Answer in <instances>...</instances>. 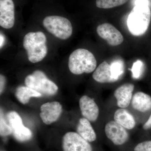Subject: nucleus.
Here are the masks:
<instances>
[{
  "label": "nucleus",
  "instance_id": "obj_7",
  "mask_svg": "<svg viewBox=\"0 0 151 151\" xmlns=\"http://www.w3.org/2000/svg\"><path fill=\"white\" fill-rule=\"evenodd\" d=\"M63 151H92L89 142L82 137L78 133L68 132L62 138Z\"/></svg>",
  "mask_w": 151,
  "mask_h": 151
},
{
  "label": "nucleus",
  "instance_id": "obj_24",
  "mask_svg": "<svg viewBox=\"0 0 151 151\" xmlns=\"http://www.w3.org/2000/svg\"><path fill=\"white\" fill-rule=\"evenodd\" d=\"M0 93L1 94L4 91L6 84L5 77L2 74L0 76Z\"/></svg>",
  "mask_w": 151,
  "mask_h": 151
},
{
  "label": "nucleus",
  "instance_id": "obj_19",
  "mask_svg": "<svg viewBox=\"0 0 151 151\" xmlns=\"http://www.w3.org/2000/svg\"><path fill=\"white\" fill-rule=\"evenodd\" d=\"M129 0H96V5L100 9L113 8L126 4Z\"/></svg>",
  "mask_w": 151,
  "mask_h": 151
},
{
  "label": "nucleus",
  "instance_id": "obj_8",
  "mask_svg": "<svg viewBox=\"0 0 151 151\" xmlns=\"http://www.w3.org/2000/svg\"><path fill=\"white\" fill-rule=\"evenodd\" d=\"M105 134L116 145H122L128 141L129 136L126 129L115 121L108 122L105 126Z\"/></svg>",
  "mask_w": 151,
  "mask_h": 151
},
{
  "label": "nucleus",
  "instance_id": "obj_1",
  "mask_svg": "<svg viewBox=\"0 0 151 151\" xmlns=\"http://www.w3.org/2000/svg\"><path fill=\"white\" fill-rule=\"evenodd\" d=\"M46 41V36L42 32H30L25 35L23 45L30 62H39L45 57L47 52Z\"/></svg>",
  "mask_w": 151,
  "mask_h": 151
},
{
  "label": "nucleus",
  "instance_id": "obj_10",
  "mask_svg": "<svg viewBox=\"0 0 151 151\" xmlns=\"http://www.w3.org/2000/svg\"><path fill=\"white\" fill-rule=\"evenodd\" d=\"M62 111V105L59 102H48L41 106L40 116L43 123L50 125L57 121Z\"/></svg>",
  "mask_w": 151,
  "mask_h": 151
},
{
  "label": "nucleus",
  "instance_id": "obj_26",
  "mask_svg": "<svg viewBox=\"0 0 151 151\" xmlns=\"http://www.w3.org/2000/svg\"><path fill=\"white\" fill-rule=\"evenodd\" d=\"M135 3V5L142 4H148V1L147 0H136Z\"/></svg>",
  "mask_w": 151,
  "mask_h": 151
},
{
  "label": "nucleus",
  "instance_id": "obj_25",
  "mask_svg": "<svg viewBox=\"0 0 151 151\" xmlns=\"http://www.w3.org/2000/svg\"><path fill=\"white\" fill-rule=\"evenodd\" d=\"M143 129L145 130H148L151 128V115L147 122L143 126Z\"/></svg>",
  "mask_w": 151,
  "mask_h": 151
},
{
  "label": "nucleus",
  "instance_id": "obj_20",
  "mask_svg": "<svg viewBox=\"0 0 151 151\" xmlns=\"http://www.w3.org/2000/svg\"><path fill=\"white\" fill-rule=\"evenodd\" d=\"M111 73L113 78L118 81L124 72L123 63L120 60L114 61L111 63Z\"/></svg>",
  "mask_w": 151,
  "mask_h": 151
},
{
  "label": "nucleus",
  "instance_id": "obj_4",
  "mask_svg": "<svg viewBox=\"0 0 151 151\" xmlns=\"http://www.w3.org/2000/svg\"><path fill=\"white\" fill-rule=\"evenodd\" d=\"M24 83L26 86L34 89L42 95L52 96L58 91L57 85L40 70H35L32 74L27 76L25 78Z\"/></svg>",
  "mask_w": 151,
  "mask_h": 151
},
{
  "label": "nucleus",
  "instance_id": "obj_2",
  "mask_svg": "<svg viewBox=\"0 0 151 151\" xmlns=\"http://www.w3.org/2000/svg\"><path fill=\"white\" fill-rule=\"evenodd\" d=\"M68 68L75 75L93 72L97 66V60L91 52L79 48L73 51L68 59Z\"/></svg>",
  "mask_w": 151,
  "mask_h": 151
},
{
  "label": "nucleus",
  "instance_id": "obj_15",
  "mask_svg": "<svg viewBox=\"0 0 151 151\" xmlns=\"http://www.w3.org/2000/svg\"><path fill=\"white\" fill-rule=\"evenodd\" d=\"M132 105L137 111L142 113L147 112L151 109V97L144 92H137L132 97Z\"/></svg>",
  "mask_w": 151,
  "mask_h": 151
},
{
  "label": "nucleus",
  "instance_id": "obj_13",
  "mask_svg": "<svg viewBox=\"0 0 151 151\" xmlns=\"http://www.w3.org/2000/svg\"><path fill=\"white\" fill-rule=\"evenodd\" d=\"M134 86L132 83L123 84L115 90L114 95L119 108H127L132 102Z\"/></svg>",
  "mask_w": 151,
  "mask_h": 151
},
{
  "label": "nucleus",
  "instance_id": "obj_5",
  "mask_svg": "<svg viewBox=\"0 0 151 151\" xmlns=\"http://www.w3.org/2000/svg\"><path fill=\"white\" fill-rule=\"evenodd\" d=\"M43 26L55 37L65 40L71 36L73 27L68 19L58 16H50L44 19Z\"/></svg>",
  "mask_w": 151,
  "mask_h": 151
},
{
  "label": "nucleus",
  "instance_id": "obj_11",
  "mask_svg": "<svg viewBox=\"0 0 151 151\" xmlns=\"http://www.w3.org/2000/svg\"><path fill=\"white\" fill-rule=\"evenodd\" d=\"M15 23L14 4L13 0H0V26L6 29L13 27Z\"/></svg>",
  "mask_w": 151,
  "mask_h": 151
},
{
  "label": "nucleus",
  "instance_id": "obj_21",
  "mask_svg": "<svg viewBox=\"0 0 151 151\" xmlns=\"http://www.w3.org/2000/svg\"><path fill=\"white\" fill-rule=\"evenodd\" d=\"M12 134V129L10 125L8 124L4 118L2 111L0 118V135L1 137H6Z\"/></svg>",
  "mask_w": 151,
  "mask_h": 151
},
{
  "label": "nucleus",
  "instance_id": "obj_14",
  "mask_svg": "<svg viewBox=\"0 0 151 151\" xmlns=\"http://www.w3.org/2000/svg\"><path fill=\"white\" fill-rule=\"evenodd\" d=\"M92 77L95 81L100 83H113L117 81L112 75L111 65L106 61H103L97 67Z\"/></svg>",
  "mask_w": 151,
  "mask_h": 151
},
{
  "label": "nucleus",
  "instance_id": "obj_3",
  "mask_svg": "<svg viewBox=\"0 0 151 151\" xmlns=\"http://www.w3.org/2000/svg\"><path fill=\"white\" fill-rule=\"evenodd\" d=\"M151 18V12L148 4L135 5L127 20L130 32L135 36L142 35L148 28Z\"/></svg>",
  "mask_w": 151,
  "mask_h": 151
},
{
  "label": "nucleus",
  "instance_id": "obj_12",
  "mask_svg": "<svg viewBox=\"0 0 151 151\" xmlns=\"http://www.w3.org/2000/svg\"><path fill=\"white\" fill-rule=\"evenodd\" d=\"M81 115L89 122L97 121L99 115V108L95 101L90 97L84 95L79 101Z\"/></svg>",
  "mask_w": 151,
  "mask_h": 151
},
{
  "label": "nucleus",
  "instance_id": "obj_27",
  "mask_svg": "<svg viewBox=\"0 0 151 151\" xmlns=\"http://www.w3.org/2000/svg\"><path fill=\"white\" fill-rule=\"evenodd\" d=\"M4 42V37L1 34V47L2 46Z\"/></svg>",
  "mask_w": 151,
  "mask_h": 151
},
{
  "label": "nucleus",
  "instance_id": "obj_9",
  "mask_svg": "<svg viewBox=\"0 0 151 151\" xmlns=\"http://www.w3.org/2000/svg\"><path fill=\"white\" fill-rule=\"evenodd\" d=\"M97 32L100 37L107 41L111 46H117L124 41V37L115 27L109 23H104L98 26Z\"/></svg>",
  "mask_w": 151,
  "mask_h": 151
},
{
  "label": "nucleus",
  "instance_id": "obj_17",
  "mask_svg": "<svg viewBox=\"0 0 151 151\" xmlns=\"http://www.w3.org/2000/svg\"><path fill=\"white\" fill-rule=\"evenodd\" d=\"M114 119L115 122L127 129H132L136 126L134 116L124 108H119L116 110Z\"/></svg>",
  "mask_w": 151,
  "mask_h": 151
},
{
  "label": "nucleus",
  "instance_id": "obj_6",
  "mask_svg": "<svg viewBox=\"0 0 151 151\" xmlns=\"http://www.w3.org/2000/svg\"><path fill=\"white\" fill-rule=\"evenodd\" d=\"M8 122L12 129L14 137L21 142L29 141L32 137V133L23 124L19 115L15 111H10L7 114Z\"/></svg>",
  "mask_w": 151,
  "mask_h": 151
},
{
  "label": "nucleus",
  "instance_id": "obj_18",
  "mask_svg": "<svg viewBox=\"0 0 151 151\" xmlns=\"http://www.w3.org/2000/svg\"><path fill=\"white\" fill-rule=\"evenodd\" d=\"M15 95L19 102L25 105L29 103L31 97H40L42 95L27 86H20L17 88Z\"/></svg>",
  "mask_w": 151,
  "mask_h": 151
},
{
  "label": "nucleus",
  "instance_id": "obj_23",
  "mask_svg": "<svg viewBox=\"0 0 151 151\" xmlns=\"http://www.w3.org/2000/svg\"><path fill=\"white\" fill-rule=\"evenodd\" d=\"M134 151H151V141L139 143L135 147Z\"/></svg>",
  "mask_w": 151,
  "mask_h": 151
},
{
  "label": "nucleus",
  "instance_id": "obj_16",
  "mask_svg": "<svg viewBox=\"0 0 151 151\" xmlns=\"http://www.w3.org/2000/svg\"><path fill=\"white\" fill-rule=\"evenodd\" d=\"M76 130L78 134L89 142H94L97 139L96 133L90 122L85 118L79 119Z\"/></svg>",
  "mask_w": 151,
  "mask_h": 151
},
{
  "label": "nucleus",
  "instance_id": "obj_22",
  "mask_svg": "<svg viewBox=\"0 0 151 151\" xmlns=\"http://www.w3.org/2000/svg\"><path fill=\"white\" fill-rule=\"evenodd\" d=\"M143 63L140 60H138L134 63L131 69L133 78L137 79L140 77L142 72Z\"/></svg>",
  "mask_w": 151,
  "mask_h": 151
}]
</instances>
